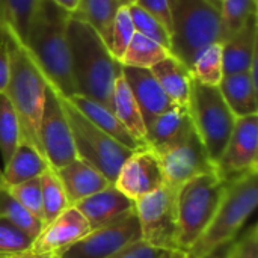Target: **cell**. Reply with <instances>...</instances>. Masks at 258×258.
<instances>
[{
	"mask_svg": "<svg viewBox=\"0 0 258 258\" xmlns=\"http://www.w3.org/2000/svg\"><path fill=\"white\" fill-rule=\"evenodd\" d=\"M91 231L92 228L85 216L71 206L41 230L35 237L30 251L35 254H50L57 257Z\"/></svg>",
	"mask_w": 258,
	"mask_h": 258,
	"instance_id": "9a60e30c",
	"label": "cell"
},
{
	"mask_svg": "<svg viewBox=\"0 0 258 258\" xmlns=\"http://www.w3.org/2000/svg\"><path fill=\"white\" fill-rule=\"evenodd\" d=\"M139 240H142L141 227L136 212H133L118 222L92 230L57 258H109Z\"/></svg>",
	"mask_w": 258,
	"mask_h": 258,
	"instance_id": "7c38bea8",
	"label": "cell"
},
{
	"mask_svg": "<svg viewBox=\"0 0 258 258\" xmlns=\"http://www.w3.org/2000/svg\"><path fill=\"white\" fill-rule=\"evenodd\" d=\"M128 11H130V17H132L135 30L138 33L153 39L154 42L165 47L166 50H171V35L156 18H153L150 14H147L144 9H141L135 3L128 6Z\"/></svg>",
	"mask_w": 258,
	"mask_h": 258,
	"instance_id": "e575fe53",
	"label": "cell"
},
{
	"mask_svg": "<svg viewBox=\"0 0 258 258\" xmlns=\"http://www.w3.org/2000/svg\"><path fill=\"white\" fill-rule=\"evenodd\" d=\"M12 257V255H11ZM0 258H9V257H6V255H0Z\"/></svg>",
	"mask_w": 258,
	"mask_h": 258,
	"instance_id": "c3c4849f",
	"label": "cell"
},
{
	"mask_svg": "<svg viewBox=\"0 0 258 258\" xmlns=\"http://www.w3.org/2000/svg\"><path fill=\"white\" fill-rule=\"evenodd\" d=\"M190 73L194 80L203 85L219 86L224 77L222 44H212L210 47H207L195 60Z\"/></svg>",
	"mask_w": 258,
	"mask_h": 258,
	"instance_id": "1f68e13d",
	"label": "cell"
},
{
	"mask_svg": "<svg viewBox=\"0 0 258 258\" xmlns=\"http://www.w3.org/2000/svg\"><path fill=\"white\" fill-rule=\"evenodd\" d=\"M9 194L36 219H39L44 224V212H42V195H41V183L39 177L32 178L29 181L15 184V186H6Z\"/></svg>",
	"mask_w": 258,
	"mask_h": 258,
	"instance_id": "d590c367",
	"label": "cell"
},
{
	"mask_svg": "<svg viewBox=\"0 0 258 258\" xmlns=\"http://www.w3.org/2000/svg\"><path fill=\"white\" fill-rule=\"evenodd\" d=\"M258 172H246L225 181L222 201L203 236L186 252L187 258H201L221 245L236 240L258 204Z\"/></svg>",
	"mask_w": 258,
	"mask_h": 258,
	"instance_id": "5b68a950",
	"label": "cell"
},
{
	"mask_svg": "<svg viewBox=\"0 0 258 258\" xmlns=\"http://www.w3.org/2000/svg\"><path fill=\"white\" fill-rule=\"evenodd\" d=\"M136 6L144 9L153 18H156L171 35V11L169 0H136Z\"/></svg>",
	"mask_w": 258,
	"mask_h": 258,
	"instance_id": "f35d334b",
	"label": "cell"
},
{
	"mask_svg": "<svg viewBox=\"0 0 258 258\" xmlns=\"http://www.w3.org/2000/svg\"><path fill=\"white\" fill-rule=\"evenodd\" d=\"M122 76L128 83L132 94L141 109L145 127L154 118L177 106L165 94V91L162 89V86L159 85L150 68H136V67L122 65Z\"/></svg>",
	"mask_w": 258,
	"mask_h": 258,
	"instance_id": "e0dca14e",
	"label": "cell"
},
{
	"mask_svg": "<svg viewBox=\"0 0 258 258\" xmlns=\"http://www.w3.org/2000/svg\"><path fill=\"white\" fill-rule=\"evenodd\" d=\"M257 14V0H222L221 2V32L222 39L236 33Z\"/></svg>",
	"mask_w": 258,
	"mask_h": 258,
	"instance_id": "d6a6232c",
	"label": "cell"
},
{
	"mask_svg": "<svg viewBox=\"0 0 258 258\" xmlns=\"http://www.w3.org/2000/svg\"><path fill=\"white\" fill-rule=\"evenodd\" d=\"M112 100H113V113L121 121V124L128 130V133L138 142H141L144 147H148L147 141H145L147 127H145L141 109L132 94L128 83L125 82L122 73L115 80Z\"/></svg>",
	"mask_w": 258,
	"mask_h": 258,
	"instance_id": "d4e9b609",
	"label": "cell"
},
{
	"mask_svg": "<svg viewBox=\"0 0 258 258\" xmlns=\"http://www.w3.org/2000/svg\"><path fill=\"white\" fill-rule=\"evenodd\" d=\"M119 6L118 0H79V6L73 15L91 24L106 45H109L113 20Z\"/></svg>",
	"mask_w": 258,
	"mask_h": 258,
	"instance_id": "484cf974",
	"label": "cell"
},
{
	"mask_svg": "<svg viewBox=\"0 0 258 258\" xmlns=\"http://www.w3.org/2000/svg\"><path fill=\"white\" fill-rule=\"evenodd\" d=\"M2 29L8 41L11 67L9 82L5 94L17 113L21 141L32 145L42 154L39 128L45 104L47 80L29 53L27 47L17 41L3 26Z\"/></svg>",
	"mask_w": 258,
	"mask_h": 258,
	"instance_id": "3957f363",
	"label": "cell"
},
{
	"mask_svg": "<svg viewBox=\"0 0 258 258\" xmlns=\"http://www.w3.org/2000/svg\"><path fill=\"white\" fill-rule=\"evenodd\" d=\"M41 195H42V212H44V227L56 219L63 210L70 207L62 183L59 181L56 172L50 168L41 177Z\"/></svg>",
	"mask_w": 258,
	"mask_h": 258,
	"instance_id": "f546056e",
	"label": "cell"
},
{
	"mask_svg": "<svg viewBox=\"0 0 258 258\" xmlns=\"http://www.w3.org/2000/svg\"><path fill=\"white\" fill-rule=\"evenodd\" d=\"M246 172H258V115L236 118L233 133L216 163V174L224 181Z\"/></svg>",
	"mask_w": 258,
	"mask_h": 258,
	"instance_id": "4fadbf2b",
	"label": "cell"
},
{
	"mask_svg": "<svg viewBox=\"0 0 258 258\" xmlns=\"http://www.w3.org/2000/svg\"><path fill=\"white\" fill-rule=\"evenodd\" d=\"M60 103L71 128L77 159L95 168L113 184L119 168L133 151L95 127L62 95Z\"/></svg>",
	"mask_w": 258,
	"mask_h": 258,
	"instance_id": "ba28073f",
	"label": "cell"
},
{
	"mask_svg": "<svg viewBox=\"0 0 258 258\" xmlns=\"http://www.w3.org/2000/svg\"><path fill=\"white\" fill-rule=\"evenodd\" d=\"M9 258H57L56 255H50V254H35L32 251H27V252H21V254H17V255H12Z\"/></svg>",
	"mask_w": 258,
	"mask_h": 258,
	"instance_id": "ee69618b",
	"label": "cell"
},
{
	"mask_svg": "<svg viewBox=\"0 0 258 258\" xmlns=\"http://www.w3.org/2000/svg\"><path fill=\"white\" fill-rule=\"evenodd\" d=\"M53 2H56L59 6H62L63 9H67L71 14H74L79 6V0H53Z\"/></svg>",
	"mask_w": 258,
	"mask_h": 258,
	"instance_id": "7bdbcfd3",
	"label": "cell"
},
{
	"mask_svg": "<svg viewBox=\"0 0 258 258\" xmlns=\"http://www.w3.org/2000/svg\"><path fill=\"white\" fill-rule=\"evenodd\" d=\"M89 222L92 230L118 222L135 212V201L125 197L115 184L79 201L74 206Z\"/></svg>",
	"mask_w": 258,
	"mask_h": 258,
	"instance_id": "2e32d148",
	"label": "cell"
},
{
	"mask_svg": "<svg viewBox=\"0 0 258 258\" xmlns=\"http://www.w3.org/2000/svg\"><path fill=\"white\" fill-rule=\"evenodd\" d=\"M159 258H187L186 252L175 249V251H162Z\"/></svg>",
	"mask_w": 258,
	"mask_h": 258,
	"instance_id": "f6af8a7d",
	"label": "cell"
},
{
	"mask_svg": "<svg viewBox=\"0 0 258 258\" xmlns=\"http://www.w3.org/2000/svg\"><path fill=\"white\" fill-rule=\"evenodd\" d=\"M194 130V122L187 107L174 106L168 112L159 115L147 125L145 141L150 150L160 151Z\"/></svg>",
	"mask_w": 258,
	"mask_h": 258,
	"instance_id": "ffe728a7",
	"label": "cell"
},
{
	"mask_svg": "<svg viewBox=\"0 0 258 258\" xmlns=\"http://www.w3.org/2000/svg\"><path fill=\"white\" fill-rule=\"evenodd\" d=\"M39 139L42 154L51 169H59L77 159L71 128L60 103V95L48 83L45 91Z\"/></svg>",
	"mask_w": 258,
	"mask_h": 258,
	"instance_id": "8fae6325",
	"label": "cell"
},
{
	"mask_svg": "<svg viewBox=\"0 0 258 258\" xmlns=\"http://www.w3.org/2000/svg\"><path fill=\"white\" fill-rule=\"evenodd\" d=\"M67 39L76 94L113 112V86L122 73L121 62L112 56L95 29L73 14L67 27Z\"/></svg>",
	"mask_w": 258,
	"mask_h": 258,
	"instance_id": "6da1fadb",
	"label": "cell"
},
{
	"mask_svg": "<svg viewBox=\"0 0 258 258\" xmlns=\"http://www.w3.org/2000/svg\"><path fill=\"white\" fill-rule=\"evenodd\" d=\"M225 190V181L216 174H204L177 190V246L187 252L212 222Z\"/></svg>",
	"mask_w": 258,
	"mask_h": 258,
	"instance_id": "8992f818",
	"label": "cell"
},
{
	"mask_svg": "<svg viewBox=\"0 0 258 258\" xmlns=\"http://www.w3.org/2000/svg\"><path fill=\"white\" fill-rule=\"evenodd\" d=\"M3 186V172H2V169H0V187Z\"/></svg>",
	"mask_w": 258,
	"mask_h": 258,
	"instance_id": "7dc6e473",
	"label": "cell"
},
{
	"mask_svg": "<svg viewBox=\"0 0 258 258\" xmlns=\"http://www.w3.org/2000/svg\"><path fill=\"white\" fill-rule=\"evenodd\" d=\"M136 33L132 17H130V11L128 6H119L115 20H113V27H112V33H110V42H109V51L112 53V56L116 60H121V57L124 56L133 35Z\"/></svg>",
	"mask_w": 258,
	"mask_h": 258,
	"instance_id": "836d02e7",
	"label": "cell"
},
{
	"mask_svg": "<svg viewBox=\"0 0 258 258\" xmlns=\"http://www.w3.org/2000/svg\"><path fill=\"white\" fill-rule=\"evenodd\" d=\"M228 258H258V227L254 224L236 239Z\"/></svg>",
	"mask_w": 258,
	"mask_h": 258,
	"instance_id": "74e56055",
	"label": "cell"
},
{
	"mask_svg": "<svg viewBox=\"0 0 258 258\" xmlns=\"http://www.w3.org/2000/svg\"><path fill=\"white\" fill-rule=\"evenodd\" d=\"M187 109L194 127L216 166L233 133L236 116L227 106L218 86L203 85L197 80L192 82Z\"/></svg>",
	"mask_w": 258,
	"mask_h": 258,
	"instance_id": "52a82bcc",
	"label": "cell"
},
{
	"mask_svg": "<svg viewBox=\"0 0 258 258\" xmlns=\"http://www.w3.org/2000/svg\"><path fill=\"white\" fill-rule=\"evenodd\" d=\"M150 70L174 104L181 107L189 106L194 77L190 70L181 60L169 54Z\"/></svg>",
	"mask_w": 258,
	"mask_h": 258,
	"instance_id": "7402d4cb",
	"label": "cell"
},
{
	"mask_svg": "<svg viewBox=\"0 0 258 258\" xmlns=\"http://www.w3.org/2000/svg\"><path fill=\"white\" fill-rule=\"evenodd\" d=\"M11 67H9V50H8V41L6 35L0 26V92L6 91L8 82H9Z\"/></svg>",
	"mask_w": 258,
	"mask_h": 258,
	"instance_id": "60d3db41",
	"label": "cell"
},
{
	"mask_svg": "<svg viewBox=\"0 0 258 258\" xmlns=\"http://www.w3.org/2000/svg\"><path fill=\"white\" fill-rule=\"evenodd\" d=\"M67 100L88 121H91L95 127H98L101 132H104L106 135H109L112 139H115L121 145L127 147L132 151H138V150L147 148V147H144L141 142H138L128 133V130L121 124V121L116 118V115L112 110H109L107 107L101 106L100 103H97V101H94V100H91L88 97L79 95V94H74V95L68 97Z\"/></svg>",
	"mask_w": 258,
	"mask_h": 258,
	"instance_id": "44dd1931",
	"label": "cell"
},
{
	"mask_svg": "<svg viewBox=\"0 0 258 258\" xmlns=\"http://www.w3.org/2000/svg\"><path fill=\"white\" fill-rule=\"evenodd\" d=\"M21 142V130L17 113L6 97L0 92V154L6 163Z\"/></svg>",
	"mask_w": 258,
	"mask_h": 258,
	"instance_id": "4dcf8cb0",
	"label": "cell"
},
{
	"mask_svg": "<svg viewBox=\"0 0 258 258\" xmlns=\"http://www.w3.org/2000/svg\"><path fill=\"white\" fill-rule=\"evenodd\" d=\"M0 2H2V0H0Z\"/></svg>",
	"mask_w": 258,
	"mask_h": 258,
	"instance_id": "f907efd6",
	"label": "cell"
},
{
	"mask_svg": "<svg viewBox=\"0 0 258 258\" xmlns=\"http://www.w3.org/2000/svg\"><path fill=\"white\" fill-rule=\"evenodd\" d=\"M53 171L62 183L70 207L112 184L101 172L80 159Z\"/></svg>",
	"mask_w": 258,
	"mask_h": 258,
	"instance_id": "ac0fdd59",
	"label": "cell"
},
{
	"mask_svg": "<svg viewBox=\"0 0 258 258\" xmlns=\"http://www.w3.org/2000/svg\"><path fill=\"white\" fill-rule=\"evenodd\" d=\"M36 0H2L0 26H3L17 41L26 45L29 21Z\"/></svg>",
	"mask_w": 258,
	"mask_h": 258,
	"instance_id": "83f0119b",
	"label": "cell"
},
{
	"mask_svg": "<svg viewBox=\"0 0 258 258\" xmlns=\"http://www.w3.org/2000/svg\"><path fill=\"white\" fill-rule=\"evenodd\" d=\"M47 169H50V166L45 157L36 148L21 141L11 159L5 163V171H2L3 184L15 186L32 178H38Z\"/></svg>",
	"mask_w": 258,
	"mask_h": 258,
	"instance_id": "cb8c5ba5",
	"label": "cell"
},
{
	"mask_svg": "<svg viewBox=\"0 0 258 258\" xmlns=\"http://www.w3.org/2000/svg\"><path fill=\"white\" fill-rule=\"evenodd\" d=\"M169 54V50L136 32L119 62L124 67L151 68Z\"/></svg>",
	"mask_w": 258,
	"mask_h": 258,
	"instance_id": "4316f807",
	"label": "cell"
},
{
	"mask_svg": "<svg viewBox=\"0 0 258 258\" xmlns=\"http://www.w3.org/2000/svg\"><path fill=\"white\" fill-rule=\"evenodd\" d=\"M233 243H234V240L233 242H228L225 245H221V246H218L216 249L210 251L209 254H206L204 257L201 258H228L230 257L231 249H233Z\"/></svg>",
	"mask_w": 258,
	"mask_h": 258,
	"instance_id": "b9f144b4",
	"label": "cell"
},
{
	"mask_svg": "<svg viewBox=\"0 0 258 258\" xmlns=\"http://www.w3.org/2000/svg\"><path fill=\"white\" fill-rule=\"evenodd\" d=\"M154 153L160 160L165 184L174 190L195 177L216 172V166L210 160L195 127L178 142Z\"/></svg>",
	"mask_w": 258,
	"mask_h": 258,
	"instance_id": "30bf717a",
	"label": "cell"
},
{
	"mask_svg": "<svg viewBox=\"0 0 258 258\" xmlns=\"http://www.w3.org/2000/svg\"><path fill=\"white\" fill-rule=\"evenodd\" d=\"M35 237L29 236L11 222L0 219V255H17L32 249Z\"/></svg>",
	"mask_w": 258,
	"mask_h": 258,
	"instance_id": "8d00e7d4",
	"label": "cell"
},
{
	"mask_svg": "<svg viewBox=\"0 0 258 258\" xmlns=\"http://www.w3.org/2000/svg\"><path fill=\"white\" fill-rule=\"evenodd\" d=\"M257 29V14H254L242 29L222 42L224 76L248 73L254 56L258 53Z\"/></svg>",
	"mask_w": 258,
	"mask_h": 258,
	"instance_id": "d6986e66",
	"label": "cell"
},
{
	"mask_svg": "<svg viewBox=\"0 0 258 258\" xmlns=\"http://www.w3.org/2000/svg\"><path fill=\"white\" fill-rule=\"evenodd\" d=\"M141 239L159 251H175L178 219L177 190L163 184L160 189L135 201Z\"/></svg>",
	"mask_w": 258,
	"mask_h": 258,
	"instance_id": "9c48e42d",
	"label": "cell"
},
{
	"mask_svg": "<svg viewBox=\"0 0 258 258\" xmlns=\"http://www.w3.org/2000/svg\"><path fill=\"white\" fill-rule=\"evenodd\" d=\"M218 2H222V0H218Z\"/></svg>",
	"mask_w": 258,
	"mask_h": 258,
	"instance_id": "681fc988",
	"label": "cell"
},
{
	"mask_svg": "<svg viewBox=\"0 0 258 258\" xmlns=\"http://www.w3.org/2000/svg\"><path fill=\"white\" fill-rule=\"evenodd\" d=\"M113 184L133 201L160 189L165 177L157 154L148 147L133 151L119 168Z\"/></svg>",
	"mask_w": 258,
	"mask_h": 258,
	"instance_id": "5bb4252c",
	"label": "cell"
},
{
	"mask_svg": "<svg viewBox=\"0 0 258 258\" xmlns=\"http://www.w3.org/2000/svg\"><path fill=\"white\" fill-rule=\"evenodd\" d=\"M218 88L236 118L258 113V88L248 73L224 76Z\"/></svg>",
	"mask_w": 258,
	"mask_h": 258,
	"instance_id": "603a6c76",
	"label": "cell"
},
{
	"mask_svg": "<svg viewBox=\"0 0 258 258\" xmlns=\"http://www.w3.org/2000/svg\"><path fill=\"white\" fill-rule=\"evenodd\" d=\"M0 219L11 222L12 225L18 227L32 237H36L44 228V224L39 219H36L32 213H29L9 194L5 184L0 187Z\"/></svg>",
	"mask_w": 258,
	"mask_h": 258,
	"instance_id": "f1b7e54d",
	"label": "cell"
},
{
	"mask_svg": "<svg viewBox=\"0 0 258 258\" xmlns=\"http://www.w3.org/2000/svg\"><path fill=\"white\" fill-rule=\"evenodd\" d=\"M171 54L192 70L198 56L212 44H222L221 2L169 0Z\"/></svg>",
	"mask_w": 258,
	"mask_h": 258,
	"instance_id": "277c9868",
	"label": "cell"
},
{
	"mask_svg": "<svg viewBox=\"0 0 258 258\" xmlns=\"http://www.w3.org/2000/svg\"><path fill=\"white\" fill-rule=\"evenodd\" d=\"M160 252L162 251L139 240V242H135V243L125 246L124 249H121L119 252H116L115 255L109 258H159Z\"/></svg>",
	"mask_w": 258,
	"mask_h": 258,
	"instance_id": "ab89813d",
	"label": "cell"
},
{
	"mask_svg": "<svg viewBox=\"0 0 258 258\" xmlns=\"http://www.w3.org/2000/svg\"><path fill=\"white\" fill-rule=\"evenodd\" d=\"M118 2H119L121 6H130V5H133L136 0H118Z\"/></svg>",
	"mask_w": 258,
	"mask_h": 258,
	"instance_id": "bcb514c9",
	"label": "cell"
},
{
	"mask_svg": "<svg viewBox=\"0 0 258 258\" xmlns=\"http://www.w3.org/2000/svg\"><path fill=\"white\" fill-rule=\"evenodd\" d=\"M71 12L53 0H36L26 35V47L47 83L62 97L76 94L71 76L67 27Z\"/></svg>",
	"mask_w": 258,
	"mask_h": 258,
	"instance_id": "7a4b0ae2",
	"label": "cell"
}]
</instances>
